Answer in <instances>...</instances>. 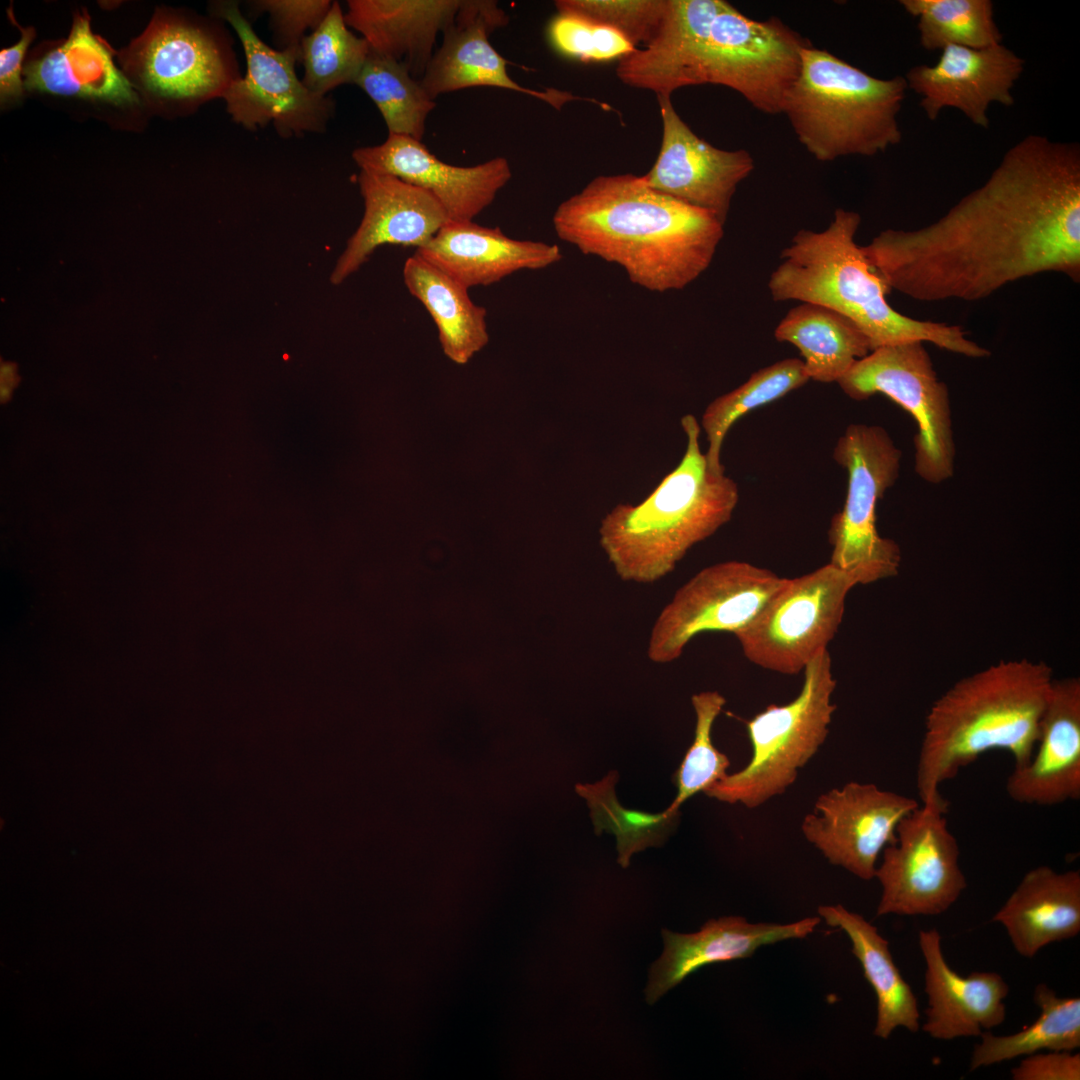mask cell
I'll return each mask as SVG.
<instances>
[{"label":"cell","instance_id":"1","mask_svg":"<svg viewBox=\"0 0 1080 1080\" xmlns=\"http://www.w3.org/2000/svg\"><path fill=\"white\" fill-rule=\"evenodd\" d=\"M861 248L890 290L918 301H976L1046 272L1078 283L1079 144L1028 135L938 220Z\"/></svg>","mask_w":1080,"mask_h":1080},{"label":"cell","instance_id":"2","mask_svg":"<svg viewBox=\"0 0 1080 1080\" xmlns=\"http://www.w3.org/2000/svg\"><path fill=\"white\" fill-rule=\"evenodd\" d=\"M808 45L780 19H751L724 0H667L653 39L619 59L616 75L657 96L685 86H726L774 115Z\"/></svg>","mask_w":1080,"mask_h":1080},{"label":"cell","instance_id":"3","mask_svg":"<svg viewBox=\"0 0 1080 1080\" xmlns=\"http://www.w3.org/2000/svg\"><path fill=\"white\" fill-rule=\"evenodd\" d=\"M552 224L562 241L618 265L631 283L658 293L699 278L724 235V223L712 213L631 173L595 177L558 205Z\"/></svg>","mask_w":1080,"mask_h":1080},{"label":"cell","instance_id":"4","mask_svg":"<svg viewBox=\"0 0 1080 1080\" xmlns=\"http://www.w3.org/2000/svg\"><path fill=\"white\" fill-rule=\"evenodd\" d=\"M1054 678L1044 662L1002 661L957 681L931 706L919 752L916 785L922 803L991 750H1005L1014 768L1032 758Z\"/></svg>","mask_w":1080,"mask_h":1080},{"label":"cell","instance_id":"5","mask_svg":"<svg viewBox=\"0 0 1080 1080\" xmlns=\"http://www.w3.org/2000/svg\"><path fill=\"white\" fill-rule=\"evenodd\" d=\"M860 223L858 212L839 208L823 231L799 230L770 275L772 299L818 304L846 316L867 337L872 351L921 341L969 358L989 356L961 326L914 319L889 305L890 289L855 242Z\"/></svg>","mask_w":1080,"mask_h":1080},{"label":"cell","instance_id":"6","mask_svg":"<svg viewBox=\"0 0 1080 1080\" xmlns=\"http://www.w3.org/2000/svg\"><path fill=\"white\" fill-rule=\"evenodd\" d=\"M681 426L686 448L678 465L643 501L619 503L601 520L599 544L623 581L651 584L667 576L737 506L738 485L708 466L696 418L683 416Z\"/></svg>","mask_w":1080,"mask_h":1080},{"label":"cell","instance_id":"7","mask_svg":"<svg viewBox=\"0 0 1080 1080\" xmlns=\"http://www.w3.org/2000/svg\"><path fill=\"white\" fill-rule=\"evenodd\" d=\"M907 89L903 76L874 77L810 44L781 113L819 161L871 157L901 142L897 116Z\"/></svg>","mask_w":1080,"mask_h":1080},{"label":"cell","instance_id":"8","mask_svg":"<svg viewBox=\"0 0 1080 1080\" xmlns=\"http://www.w3.org/2000/svg\"><path fill=\"white\" fill-rule=\"evenodd\" d=\"M797 697L784 705H769L746 722L752 755L748 764L711 785L704 793L718 801L740 803L749 809L784 794L798 772L825 742L836 706V687L827 649L805 666Z\"/></svg>","mask_w":1080,"mask_h":1080},{"label":"cell","instance_id":"9","mask_svg":"<svg viewBox=\"0 0 1080 1080\" xmlns=\"http://www.w3.org/2000/svg\"><path fill=\"white\" fill-rule=\"evenodd\" d=\"M901 451L878 425L850 424L833 450L848 475L844 505L830 524V562L866 585L897 575L901 552L877 530L876 508L899 476Z\"/></svg>","mask_w":1080,"mask_h":1080},{"label":"cell","instance_id":"10","mask_svg":"<svg viewBox=\"0 0 1080 1080\" xmlns=\"http://www.w3.org/2000/svg\"><path fill=\"white\" fill-rule=\"evenodd\" d=\"M837 383L853 400L883 394L911 414L917 424L914 470L922 480L939 484L953 476L956 446L949 389L938 379L924 342L874 349Z\"/></svg>","mask_w":1080,"mask_h":1080},{"label":"cell","instance_id":"11","mask_svg":"<svg viewBox=\"0 0 1080 1080\" xmlns=\"http://www.w3.org/2000/svg\"><path fill=\"white\" fill-rule=\"evenodd\" d=\"M855 579L828 563L811 573L784 578L760 612L734 633L752 663L798 674L827 649L842 621Z\"/></svg>","mask_w":1080,"mask_h":1080},{"label":"cell","instance_id":"12","mask_svg":"<svg viewBox=\"0 0 1080 1080\" xmlns=\"http://www.w3.org/2000/svg\"><path fill=\"white\" fill-rule=\"evenodd\" d=\"M948 801L922 803L896 829L875 877L881 885L876 915L937 916L961 896L967 881L957 839L948 828Z\"/></svg>","mask_w":1080,"mask_h":1080},{"label":"cell","instance_id":"13","mask_svg":"<svg viewBox=\"0 0 1080 1080\" xmlns=\"http://www.w3.org/2000/svg\"><path fill=\"white\" fill-rule=\"evenodd\" d=\"M121 61L147 92L186 107L222 97L241 77L227 39L167 14L153 19Z\"/></svg>","mask_w":1080,"mask_h":1080},{"label":"cell","instance_id":"14","mask_svg":"<svg viewBox=\"0 0 1080 1080\" xmlns=\"http://www.w3.org/2000/svg\"><path fill=\"white\" fill-rule=\"evenodd\" d=\"M214 7V13L237 33L247 62L245 76L232 82L222 95L232 119L250 130L272 123L282 137L323 132L334 105L298 78L295 64L300 49L268 46L235 2H220Z\"/></svg>","mask_w":1080,"mask_h":1080},{"label":"cell","instance_id":"15","mask_svg":"<svg viewBox=\"0 0 1080 1080\" xmlns=\"http://www.w3.org/2000/svg\"><path fill=\"white\" fill-rule=\"evenodd\" d=\"M783 580L744 561L703 568L659 613L648 640L649 660L659 664L675 661L688 642L703 632L734 634L754 619Z\"/></svg>","mask_w":1080,"mask_h":1080},{"label":"cell","instance_id":"16","mask_svg":"<svg viewBox=\"0 0 1080 1080\" xmlns=\"http://www.w3.org/2000/svg\"><path fill=\"white\" fill-rule=\"evenodd\" d=\"M919 806L915 799L875 784L849 782L817 798L801 831L832 865L871 880L879 856L896 841L899 822Z\"/></svg>","mask_w":1080,"mask_h":1080},{"label":"cell","instance_id":"17","mask_svg":"<svg viewBox=\"0 0 1080 1080\" xmlns=\"http://www.w3.org/2000/svg\"><path fill=\"white\" fill-rule=\"evenodd\" d=\"M662 139L645 183L679 201L706 210L725 223L738 185L754 169L745 149L723 150L698 137L675 110L670 96H657Z\"/></svg>","mask_w":1080,"mask_h":1080},{"label":"cell","instance_id":"18","mask_svg":"<svg viewBox=\"0 0 1080 1080\" xmlns=\"http://www.w3.org/2000/svg\"><path fill=\"white\" fill-rule=\"evenodd\" d=\"M1025 61L1003 44L986 48L947 46L934 65H917L904 77L921 97L920 106L934 121L946 107L961 111L974 125L987 129L992 103L1014 104L1012 89Z\"/></svg>","mask_w":1080,"mask_h":1080},{"label":"cell","instance_id":"19","mask_svg":"<svg viewBox=\"0 0 1080 1080\" xmlns=\"http://www.w3.org/2000/svg\"><path fill=\"white\" fill-rule=\"evenodd\" d=\"M352 158L360 170L392 175L429 191L451 221H473L512 177L504 157L455 166L438 159L422 141L396 134L380 145L356 148Z\"/></svg>","mask_w":1080,"mask_h":1080},{"label":"cell","instance_id":"20","mask_svg":"<svg viewBox=\"0 0 1080 1080\" xmlns=\"http://www.w3.org/2000/svg\"><path fill=\"white\" fill-rule=\"evenodd\" d=\"M508 22V15L496 1L462 0L420 80L426 93L435 100L441 94L461 89L496 87L536 97L555 109L578 99L570 92L554 88L543 91L526 88L511 78L506 60L489 41L490 34Z\"/></svg>","mask_w":1080,"mask_h":1080},{"label":"cell","instance_id":"21","mask_svg":"<svg viewBox=\"0 0 1080 1080\" xmlns=\"http://www.w3.org/2000/svg\"><path fill=\"white\" fill-rule=\"evenodd\" d=\"M357 182L364 213L334 266L330 276L333 285L359 270L378 247L399 245L418 250L449 221L434 195L398 177L360 170Z\"/></svg>","mask_w":1080,"mask_h":1080},{"label":"cell","instance_id":"22","mask_svg":"<svg viewBox=\"0 0 1080 1080\" xmlns=\"http://www.w3.org/2000/svg\"><path fill=\"white\" fill-rule=\"evenodd\" d=\"M820 922L819 916L789 924L750 923L741 916H725L710 919L695 933L662 929L664 949L649 969L646 1002L653 1005L703 966L748 958L761 946L805 938Z\"/></svg>","mask_w":1080,"mask_h":1080},{"label":"cell","instance_id":"23","mask_svg":"<svg viewBox=\"0 0 1080 1080\" xmlns=\"http://www.w3.org/2000/svg\"><path fill=\"white\" fill-rule=\"evenodd\" d=\"M1017 803L1053 806L1080 798V681L1054 679L1031 760L1006 781Z\"/></svg>","mask_w":1080,"mask_h":1080},{"label":"cell","instance_id":"24","mask_svg":"<svg viewBox=\"0 0 1080 1080\" xmlns=\"http://www.w3.org/2000/svg\"><path fill=\"white\" fill-rule=\"evenodd\" d=\"M925 961L924 991L928 998L922 1030L937 1040L978 1037L1001 1025L1006 1018L1005 998L1009 986L990 971L962 976L946 962L941 935L936 929L919 932Z\"/></svg>","mask_w":1080,"mask_h":1080},{"label":"cell","instance_id":"25","mask_svg":"<svg viewBox=\"0 0 1080 1080\" xmlns=\"http://www.w3.org/2000/svg\"><path fill=\"white\" fill-rule=\"evenodd\" d=\"M416 254L470 289L522 270H541L563 258L556 244L518 240L499 227L449 220Z\"/></svg>","mask_w":1080,"mask_h":1080},{"label":"cell","instance_id":"26","mask_svg":"<svg viewBox=\"0 0 1080 1080\" xmlns=\"http://www.w3.org/2000/svg\"><path fill=\"white\" fill-rule=\"evenodd\" d=\"M22 74L29 91L119 107L139 102L131 82L115 66L110 46L92 32L85 11L76 14L68 38L27 62Z\"/></svg>","mask_w":1080,"mask_h":1080},{"label":"cell","instance_id":"27","mask_svg":"<svg viewBox=\"0 0 1080 1080\" xmlns=\"http://www.w3.org/2000/svg\"><path fill=\"white\" fill-rule=\"evenodd\" d=\"M462 0H349L346 24L370 50L424 74L439 33L454 21Z\"/></svg>","mask_w":1080,"mask_h":1080},{"label":"cell","instance_id":"28","mask_svg":"<svg viewBox=\"0 0 1080 1080\" xmlns=\"http://www.w3.org/2000/svg\"><path fill=\"white\" fill-rule=\"evenodd\" d=\"M992 920L1025 958L1074 938L1080 932V871L1057 872L1046 865L1029 870Z\"/></svg>","mask_w":1080,"mask_h":1080},{"label":"cell","instance_id":"29","mask_svg":"<svg viewBox=\"0 0 1080 1080\" xmlns=\"http://www.w3.org/2000/svg\"><path fill=\"white\" fill-rule=\"evenodd\" d=\"M817 912L829 926L843 930L849 937L851 951L875 992L874 1035L887 1039L898 1027L917 1032L920 1028L918 1000L894 963L888 941L862 915L842 905L819 906Z\"/></svg>","mask_w":1080,"mask_h":1080},{"label":"cell","instance_id":"30","mask_svg":"<svg viewBox=\"0 0 1080 1080\" xmlns=\"http://www.w3.org/2000/svg\"><path fill=\"white\" fill-rule=\"evenodd\" d=\"M403 280L432 317L449 359L466 364L487 345V310L472 301L468 288L416 253L404 263Z\"/></svg>","mask_w":1080,"mask_h":1080},{"label":"cell","instance_id":"31","mask_svg":"<svg viewBox=\"0 0 1080 1080\" xmlns=\"http://www.w3.org/2000/svg\"><path fill=\"white\" fill-rule=\"evenodd\" d=\"M779 342L798 348L810 380L838 382L872 350L867 337L846 316L821 305L791 308L774 330Z\"/></svg>","mask_w":1080,"mask_h":1080},{"label":"cell","instance_id":"32","mask_svg":"<svg viewBox=\"0 0 1080 1080\" xmlns=\"http://www.w3.org/2000/svg\"><path fill=\"white\" fill-rule=\"evenodd\" d=\"M1033 998L1040 1008L1037 1019L1010 1035L984 1031L971 1054V1071L1041 1051L1080 1047V998L1058 996L1043 983L1035 987Z\"/></svg>","mask_w":1080,"mask_h":1080},{"label":"cell","instance_id":"33","mask_svg":"<svg viewBox=\"0 0 1080 1080\" xmlns=\"http://www.w3.org/2000/svg\"><path fill=\"white\" fill-rule=\"evenodd\" d=\"M809 380L802 359L785 358L759 369L739 387L711 401L700 424L708 442L705 452L708 466L715 472H725L721 450L728 431L737 420L784 397Z\"/></svg>","mask_w":1080,"mask_h":1080},{"label":"cell","instance_id":"34","mask_svg":"<svg viewBox=\"0 0 1080 1080\" xmlns=\"http://www.w3.org/2000/svg\"><path fill=\"white\" fill-rule=\"evenodd\" d=\"M618 773L610 771L593 784H577L576 792L587 801L596 834L603 831L616 837L617 862L627 868L633 854L659 846L677 826L680 811L668 808L660 813L627 809L617 800Z\"/></svg>","mask_w":1080,"mask_h":1080},{"label":"cell","instance_id":"35","mask_svg":"<svg viewBox=\"0 0 1080 1080\" xmlns=\"http://www.w3.org/2000/svg\"><path fill=\"white\" fill-rule=\"evenodd\" d=\"M369 53L368 43L348 29L340 4L334 1L323 21L301 41L302 82L320 96L355 84Z\"/></svg>","mask_w":1080,"mask_h":1080},{"label":"cell","instance_id":"36","mask_svg":"<svg viewBox=\"0 0 1080 1080\" xmlns=\"http://www.w3.org/2000/svg\"><path fill=\"white\" fill-rule=\"evenodd\" d=\"M355 84L377 106L389 134L422 141L436 102L403 64L370 50Z\"/></svg>","mask_w":1080,"mask_h":1080},{"label":"cell","instance_id":"37","mask_svg":"<svg viewBox=\"0 0 1080 1080\" xmlns=\"http://www.w3.org/2000/svg\"><path fill=\"white\" fill-rule=\"evenodd\" d=\"M917 18L919 41L927 51L947 46L986 48L1002 44L990 0H901Z\"/></svg>","mask_w":1080,"mask_h":1080},{"label":"cell","instance_id":"38","mask_svg":"<svg viewBox=\"0 0 1080 1080\" xmlns=\"http://www.w3.org/2000/svg\"><path fill=\"white\" fill-rule=\"evenodd\" d=\"M696 723L694 740L674 775L678 792L669 810L680 806L700 791L727 776L730 766L728 757L712 743L711 731L715 719L722 711L726 699L717 691H703L691 697Z\"/></svg>","mask_w":1080,"mask_h":1080},{"label":"cell","instance_id":"39","mask_svg":"<svg viewBox=\"0 0 1080 1080\" xmlns=\"http://www.w3.org/2000/svg\"><path fill=\"white\" fill-rule=\"evenodd\" d=\"M667 0H558L557 13L574 15L620 32L635 48L647 45L662 22Z\"/></svg>","mask_w":1080,"mask_h":1080},{"label":"cell","instance_id":"40","mask_svg":"<svg viewBox=\"0 0 1080 1080\" xmlns=\"http://www.w3.org/2000/svg\"><path fill=\"white\" fill-rule=\"evenodd\" d=\"M548 36L559 53L585 62L619 60L636 49L615 29L570 14L557 13Z\"/></svg>","mask_w":1080,"mask_h":1080},{"label":"cell","instance_id":"41","mask_svg":"<svg viewBox=\"0 0 1080 1080\" xmlns=\"http://www.w3.org/2000/svg\"><path fill=\"white\" fill-rule=\"evenodd\" d=\"M329 0H259L251 2L256 12L268 13L279 50L300 49L307 29H315L329 12Z\"/></svg>","mask_w":1080,"mask_h":1080},{"label":"cell","instance_id":"42","mask_svg":"<svg viewBox=\"0 0 1080 1080\" xmlns=\"http://www.w3.org/2000/svg\"><path fill=\"white\" fill-rule=\"evenodd\" d=\"M1013 1080H1079L1080 1054L1046 1050L1027 1055L1011 1070Z\"/></svg>","mask_w":1080,"mask_h":1080},{"label":"cell","instance_id":"43","mask_svg":"<svg viewBox=\"0 0 1080 1080\" xmlns=\"http://www.w3.org/2000/svg\"><path fill=\"white\" fill-rule=\"evenodd\" d=\"M10 19L18 26L21 32L20 40L9 48L0 51V99L1 103L18 100L23 94L24 82L22 62L26 50L35 36L33 27L22 28L13 18L11 9H8Z\"/></svg>","mask_w":1080,"mask_h":1080},{"label":"cell","instance_id":"44","mask_svg":"<svg viewBox=\"0 0 1080 1080\" xmlns=\"http://www.w3.org/2000/svg\"><path fill=\"white\" fill-rule=\"evenodd\" d=\"M0 375H1L0 397H1L2 401H6L11 395L12 387H13V384L15 382V380H14L15 369L11 364H2L1 365V370H0Z\"/></svg>","mask_w":1080,"mask_h":1080}]
</instances>
